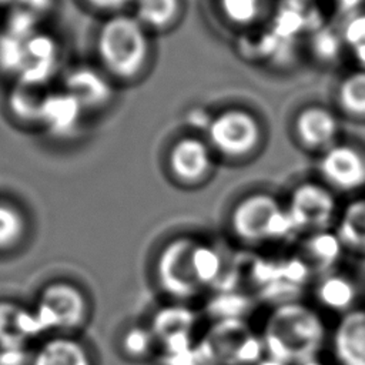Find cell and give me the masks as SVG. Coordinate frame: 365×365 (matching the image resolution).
<instances>
[{
	"instance_id": "35",
	"label": "cell",
	"mask_w": 365,
	"mask_h": 365,
	"mask_svg": "<svg viewBox=\"0 0 365 365\" xmlns=\"http://www.w3.org/2000/svg\"><path fill=\"white\" fill-rule=\"evenodd\" d=\"M255 365H287V364H284V362H281V361H278V359H275L272 356L264 355Z\"/></svg>"
},
{
	"instance_id": "16",
	"label": "cell",
	"mask_w": 365,
	"mask_h": 365,
	"mask_svg": "<svg viewBox=\"0 0 365 365\" xmlns=\"http://www.w3.org/2000/svg\"><path fill=\"white\" fill-rule=\"evenodd\" d=\"M314 297L321 309L341 317L356 308L359 289L354 278L334 269L319 275L314 287Z\"/></svg>"
},
{
	"instance_id": "10",
	"label": "cell",
	"mask_w": 365,
	"mask_h": 365,
	"mask_svg": "<svg viewBox=\"0 0 365 365\" xmlns=\"http://www.w3.org/2000/svg\"><path fill=\"white\" fill-rule=\"evenodd\" d=\"M168 168L178 182L200 184L212 168L210 144L194 135L181 137L168 153Z\"/></svg>"
},
{
	"instance_id": "13",
	"label": "cell",
	"mask_w": 365,
	"mask_h": 365,
	"mask_svg": "<svg viewBox=\"0 0 365 365\" xmlns=\"http://www.w3.org/2000/svg\"><path fill=\"white\" fill-rule=\"evenodd\" d=\"M198 322L197 312L184 302H171L158 308L148 324L158 348L182 341H194Z\"/></svg>"
},
{
	"instance_id": "21",
	"label": "cell",
	"mask_w": 365,
	"mask_h": 365,
	"mask_svg": "<svg viewBox=\"0 0 365 365\" xmlns=\"http://www.w3.org/2000/svg\"><path fill=\"white\" fill-rule=\"evenodd\" d=\"M134 17L147 30H164L181 14V0H134Z\"/></svg>"
},
{
	"instance_id": "18",
	"label": "cell",
	"mask_w": 365,
	"mask_h": 365,
	"mask_svg": "<svg viewBox=\"0 0 365 365\" xmlns=\"http://www.w3.org/2000/svg\"><path fill=\"white\" fill-rule=\"evenodd\" d=\"M345 247L336 232L329 230L311 232L302 242L299 257L309 267L312 274H327L335 269Z\"/></svg>"
},
{
	"instance_id": "22",
	"label": "cell",
	"mask_w": 365,
	"mask_h": 365,
	"mask_svg": "<svg viewBox=\"0 0 365 365\" xmlns=\"http://www.w3.org/2000/svg\"><path fill=\"white\" fill-rule=\"evenodd\" d=\"M336 103L344 114L365 120V70L359 68L344 76L336 87Z\"/></svg>"
},
{
	"instance_id": "30",
	"label": "cell",
	"mask_w": 365,
	"mask_h": 365,
	"mask_svg": "<svg viewBox=\"0 0 365 365\" xmlns=\"http://www.w3.org/2000/svg\"><path fill=\"white\" fill-rule=\"evenodd\" d=\"M31 352L27 346L0 348V365H30Z\"/></svg>"
},
{
	"instance_id": "15",
	"label": "cell",
	"mask_w": 365,
	"mask_h": 365,
	"mask_svg": "<svg viewBox=\"0 0 365 365\" xmlns=\"http://www.w3.org/2000/svg\"><path fill=\"white\" fill-rule=\"evenodd\" d=\"M64 91L68 93L81 108H98L108 103L113 90L106 76L90 67L78 66L64 78Z\"/></svg>"
},
{
	"instance_id": "26",
	"label": "cell",
	"mask_w": 365,
	"mask_h": 365,
	"mask_svg": "<svg viewBox=\"0 0 365 365\" xmlns=\"http://www.w3.org/2000/svg\"><path fill=\"white\" fill-rule=\"evenodd\" d=\"M26 218L10 202L0 201V252L16 250L24 240Z\"/></svg>"
},
{
	"instance_id": "4",
	"label": "cell",
	"mask_w": 365,
	"mask_h": 365,
	"mask_svg": "<svg viewBox=\"0 0 365 365\" xmlns=\"http://www.w3.org/2000/svg\"><path fill=\"white\" fill-rule=\"evenodd\" d=\"M41 334L76 335L90 319L91 304L84 289L67 279L46 284L31 308Z\"/></svg>"
},
{
	"instance_id": "6",
	"label": "cell",
	"mask_w": 365,
	"mask_h": 365,
	"mask_svg": "<svg viewBox=\"0 0 365 365\" xmlns=\"http://www.w3.org/2000/svg\"><path fill=\"white\" fill-rule=\"evenodd\" d=\"M197 345L208 365H255L265 355L259 334L245 319L211 322Z\"/></svg>"
},
{
	"instance_id": "11",
	"label": "cell",
	"mask_w": 365,
	"mask_h": 365,
	"mask_svg": "<svg viewBox=\"0 0 365 365\" xmlns=\"http://www.w3.org/2000/svg\"><path fill=\"white\" fill-rule=\"evenodd\" d=\"M329 342L335 365H365V308L338 317Z\"/></svg>"
},
{
	"instance_id": "9",
	"label": "cell",
	"mask_w": 365,
	"mask_h": 365,
	"mask_svg": "<svg viewBox=\"0 0 365 365\" xmlns=\"http://www.w3.org/2000/svg\"><path fill=\"white\" fill-rule=\"evenodd\" d=\"M319 173L329 188L351 192L365 187V153L351 144L336 143L319 158Z\"/></svg>"
},
{
	"instance_id": "31",
	"label": "cell",
	"mask_w": 365,
	"mask_h": 365,
	"mask_svg": "<svg viewBox=\"0 0 365 365\" xmlns=\"http://www.w3.org/2000/svg\"><path fill=\"white\" fill-rule=\"evenodd\" d=\"M10 3L16 4L17 9L24 10L36 17L48 13L53 6V0H10Z\"/></svg>"
},
{
	"instance_id": "7",
	"label": "cell",
	"mask_w": 365,
	"mask_h": 365,
	"mask_svg": "<svg viewBox=\"0 0 365 365\" xmlns=\"http://www.w3.org/2000/svg\"><path fill=\"white\" fill-rule=\"evenodd\" d=\"M207 135L210 147L222 157L240 160L258 148L262 128L252 113L242 108H228L210 120Z\"/></svg>"
},
{
	"instance_id": "25",
	"label": "cell",
	"mask_w": 365,
	"mask_h": 365,
	"mask_svg": "<svg viewBox=\"0 0 365 365\" xmlns=\"http://www.w3.org/2000/svg\"><path fill=\"white\" fill-rule=\"evenodd\" d=\"M120 349L131 361H144L158 351V342L148 325L133 324L121 334Z\"/></svg>"
},
{
	"instance_id": "12",
	"label": "cell",
	"mask_w": 365,
	"mask_h": 365,
	"mask_svg": "<svg viewBox=\"0 0 365 365\" xmlns=\"http://www.w3.org/2000/svg\"><path fill=\"white\" fill-rule=\"evenodd\" d=\"M298 141L308 150L325 151L334 144L339 134V121L334 111L322 106L302 108L294 123Z\"/></svg>"
},
{
	"instance_id": "5",
	"label": "cell",
	"mask_w": 365,
	"mask_h": 365,
	"mask_svg": "<svg viewBox=\"0 0 365 365\" xmlns=\"http://www.w3.org/2000/svg\"><path fill=\"white\" fill-rule=\"evenodd\" d=\"M230 228L237 240L251 245L281 241L295 231L287 207L267 192L241 198L230 214Z\"/></svg>"
},
{
	"instance_id": "27",
	"label": "cell",
	"mask_w": 365,
	"mask_h": 365,
	"mask_svg": "<svg viewBox=\"0 0 365 365\" xmlns=\"http://www.w3.org/2000/svg\"><path fill=\"white\" fill-rule=\"evenodd\" d=\"M34 84H26L23 83L20 88L14 90V93L10 97V107L13 113L23 118L24 121H36L40 123V115L43 110L44 100L47 97L38 94L34 91Z\"/></svg>"
},
{
	"instance_id": "2",
	"label": "cell",
	"mask_w": 365,
	"mask_h": 365,
	"mask_svg": "<svg viewBox=\"0 0 365 365\" xmlns=\"http://www.w3.org/2000/svg\"><path fill=\"white\" fill-rule=\"evenodd\" d=\"M258 334L265 355L287 365H301L318 358L327 341L321 312L299 299L272 305Z\"/></svg>"
},
{
	"instance_id": "8",
	"label": "cell",
	"mask_w": 365,
	"mask_h": 365,
	"mask_svg": "<svg viewBox=\"0 0 365 365\" xmlns=\"http://www.w3.org/2000/svg\"><path fill=\"white\" fill-rule=\"evenodd\" d=\"M288 215L295 231L318 232L329 230L336 215V200L329 187L318 182H302L291 194Z\"/></svg>"
},
{
	"instance_id": "29",
	"label": "cell",
	"mask_w": 365,
	"mask_h": 365,
	"mask_svg": "<svg viewBox=\"0 0 365 365\" xmlns=\"http://www.w3.org/2000/svg\"><path fill=\"white\" fill-rule=\"evenodd\" d=\"M344 41L351 47L365 43V13H356L344 29Z\"/></svg>"
},
{
	"instance_id": "3",
	"label": "cell",
	"mask_w": 365,
	"mask_h": 365,
	"mask_svg": "<svg viewBox=\"0 0 365 365\" xmlns=\"http://www.w3.org/2000/svg\"><path fill=\"white\" fill-rule=\"evenodd\" d=\"M97 53L107 73L124 81L133 80L148 63L147 29L134 16L117 13L98 30Z\"/></svg>"
},
{
	"instance_id": "19",
	"label": "cell",
	"mask_w": 365,
	"mask_h": 365,
	"mask_svg": "<svg viewBox=\"0 0 365 365\" xmlns=\"http://www.w3.org/2000/svg\"><path fill=\"white\" fill-rule=\"evenodd\" d=\"M57 47L48 36L34 33L24 41V61L21 67L23 83L38 86L54 70Z\"/></svg>"
},
{
	"instance_id": "23",
	"label": "cell",
	"mask_w": 365,
	"mask_h": 365,
	"mask_svg": "<svg viewBox=\"0 0 365 365\" xmlns=\"http://www.w3.org/2000/svg\"><path fill=\"white\" fill-rule=\"evenodd\" d=\"M255 298L238 289L217 291L214 297L207 301L205 312L214 321L222 319H245L247 312L254 307Z\"/></svg>"
},
{
	"instance_id": "14",
	"label": "cell",
	"mask_w": 365,
	"mask_h": 365,
	"mask_svg": "<svg viewBox=\"0 0 365 365\" xmlns=\"http://www.w3.org/2000/svg\"><path fill=\"white\" fill-rule=\"evenodd\" d=\"M30 365H96L88 346L76 335H48L31 352Z\"/></svg>"
},
{
	"instance_id": "34",
	"label": "cell",
	"mask_w": 365,
	"mask_h": 365,
	"mask_svg": "<svg viewBox=\"0 0 365 365\" xmlns=\"http://www.w3.org/2000/svg\"><path fill=\"white\" fill-rule=\"evenodd\" d=\"M352 50H354V56H355L356 61L359 63L361 68L365 70V43H361V44L354 46Z\"/></svg>"
},
{
	"instance_id": "28",
	"label": "cell",
	"mask_w": 365,
	"mask_h": 365,
	"mask_svg": "<svg viewBox=\"0 0 365 365\" xmlns=\"http://www.w3.org/2000/svg\"><path fill=\"white\" fill-rule=\"evenodd\" d=\"M264 1L265 0H220V7L231 23L247 26L259 17Z\"/></svg>"
},
{
	"instance_id": "17",
	"label": "cell",
	"mask_w": 365,
	"mask_h": 365,
	"mask_svg": "<svg viewBox=\"0 0 365 365\" xmlns=\"http://www.w3.org/2000/svg\"><path fill=\"white\" fill-rule=\"evenodd\" d=\"M41 329L31 308L11 301H0V348L27 346Z\"/></svg>"
},
{
	"instance_id": "24",
	"label": "cell",
	"mask_w": 365,
	"mask_h": 365,
	"mask_svg": "<svg viewBox=\"0 0 365 365\" xmlns=\"http://www.w3.org/2000/svg\"><path fill=\"white\" fill-rule=\"evenodd\" d=\"M336 234L345 248L365 254V198L346 207L338 222Z\"/></svg>"
},
{
	"instance_id": "1",
	"label": "cell",
	"mask_w": 365,
	"mask_h": 365,
	"mask_svg": "<svg viewBox=\"0 0 365 365\" xmlns=\"http://www.w3.org/2000/svg\"><path fill=\"white\" fill-rule=\"evenodd\" d=\"M228 269L214 245L192 235H180L158 251L154 279L173 302H185L208 288L217 289Z\"/></svg>"
},
{
	"instance_id": "32",
	"label": "cell",
	"mask_w": 365,
	"mask_h": 365,
	"mask_svg": "<svg viewBox=\"0 0 365 365\" xmlns=\"http://www.w3.org/2000/svg\"><path fill=\"white\" fill-rule=\"evenodd\" d=\"M91 7L101 11H120L134 0H86Z\"/></svg>"
},
{
	"instance_id": "20",
	"label": "cell",
	"mask_w": 365,
	"mask_h": 365,
	"mask_svg": "<svg viewBox=\"0 0 365 365\" xmlns=\"http://www.w3.org/2000/svg\"><path fill=\"white\" fill-rule=\"evenodd\" d=\"M80 110V104L66 91L58 94H47L43 104L40 123L54 134H68L76 127Z\"/></svg>"
},
{
	"instance_id": "33",
	"label": "cell",
	"mask_w": 365,
	"mask_h": 365,
	"mask_svg": "<svg viewBox=\"0 0 365 365\" xmlns=\"http://www.w3.org/2000/svg\"><path fill=\"white\" fill-rule=\"evenodd\" d=\"M317 44H324V47H317V50L319 51V54L322 57L328 56V58H331L329 56H335L336 50H338V44L335 43V38L334 36H331V33H325L324 36H319L318 40H317Z\"/></svg>"
},
{
	"instance_id": "36",
	"label": "cell",
	"mask_w": 365,
	"mask_h": 365,
	"mask_svg": "<svg viewBox=\"0 0 365 365\" xmlns=\"http://www.w3.org/2000/svg\"><path fill=\"white\" fill-rule=\"evenodd\" d=\"M301 365H328V364H325V362L319 361L318 358H314V359L307 361V362H304V364H301Z\"/></svg>"
},
{
	"instance_id": "37",
	"label": "cell",
	"mask_w": 365,
	"mask_h": 365,
	"mask_svg": "<svg viewBox=\"0 0 365 365\" xmlns=\"http://www.w3.org/2000/svg\"><path fill=\"white\" fill-rule=\"evenodd\" d=\"M7 3H10V0H0V7H3V6L7 4Z\"/></svg>"
}]
</instances>
